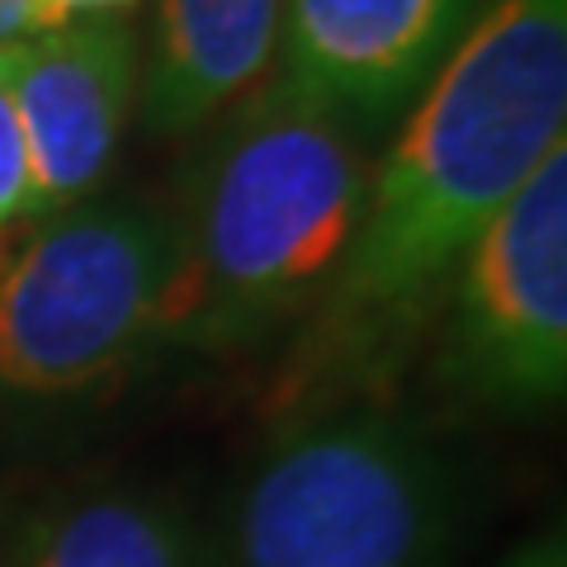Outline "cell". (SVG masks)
<instances>
[{
  "instance_id": "1",
  "label": "cell",
  "mask_w": 567,
  "mask_h": 567,
  "mask_svg": "<svg viewBox=\"0 0 567 567\" xmlns=\"http://www.w3.org/2000/svg\"><path fill=\"white\" fill-rule=\"evenodd\" d=\"M567 142V0H492L369 171L322 298V350L364 364L431 317L468 246Z\"/></svg>"
},
{
  "instance_id": "2",
  "label": "cell",
  "mask_w": 567,
  "mask_h": 567,
  "mask_svg": "<svg viewBox=\"0 0 567 567\" xmlns=\"http://www.w3.org/2000/svg\"><path fill=\"white\" fill-rule=\"evenodd\" d=\"M354 133L284 81L233 110L189 175L175 346L233 350L327 298L369 189Z\"/></svg>"
},
{
  "instance_id": "3",
  "label": "cell",
  "mask_w": 567,
  "mask_h": 567,
  "mask_svg": "<svg viewBox=\"0 0 567 567\" xmlns=\"http://www.w3.org/2000/svg\"><path fill=\"white\" fill-rule=\"evenodd\" d=\"M185 293L181 213L81 199L0 265V398H76L175 346Z\"/></svg>"
},
{
  "instance_id": "4",
  "label": "cell",
  "mask_w": 567,
  "mask_h": 567,
  "mask_svg": "<svg viewBox=\"0 0 567 567\" xmlns=\"http://www.w3.org/2000/svg\"><path fill=\"white\" fill-rule=\"evenodd\" d=\"M450 483L398 416L331 412L256 458L208 567H435Z\"/></svg>"
},
{
  "instance_id": "5",
  "label": "cell",
  "mask_w": 567,
  "mask_h": 567,
  "mask_svg": "<svg viewBox=\"0 0 567 567\" xmlns=\"http://www.w3.org/2000/svg\"><path fill=\"white\" fill-rule=\"evenodd\" d=\"M445 374L473 398L554 402L567 383V142L511 194L450 279Z\"/></svg>"
},
{
  "instance_id": "6",
  "label": "cell",
  "mask_w": 567,
  "mask_h": 567,
  "mask_svg": "<svg viewBox=\"0 0 567 567\" xmlns=\"http://www.w3.org/2000/svg\"><path fill=\"white\" fill-rule=\"evenodd\" d=\"M137 81V33L118 14L39 29L0 48V85L29 156L33 218L91 199L110 181Z\"/></svg>"
},
{
  "instance_id": "7",
  "label": "cell",
  "mask_w": 567,
  "mask_h": 567,
  "mask_svg": "<svg viewBox=\"0 0 567 567\" xmlns=\"http://www.w3.org/2000/svg\"><path fill=\"white\" fill-rule=\"evenodd\" d=\"M477 0H284L279 76L346 123H383L406 110Z\"/></svg>"
},
{
  "instance_id": "8",
  "label": "cell",
  "mask_w": 567,
  "mask_h": 567,
  "mask_svg": "<svg viewBox=\"0 0 567 567\" xmlns=\"http://www.w3.org/2000/svg\"><path fill=\"white\" fill-rule=\"evenodd\" d=\"M284 0H156L142 66L152 133H194L275 71Z\"/></svg>"
},
{
  "instance_id": "9",
  "label": "cell",
  "mask_w": 567,
  "mask_h": 567,
  "mask_svg": "<svg viewBox=\"0 0 567 567\" xmlns=\"http://www.w3.org/2000/svg\"><path fill=\"white\" fill-rule=\"evenodd\" d=\"M0 567H208L181 511L142 492H85L33 516Z\"/></svg>"
},
{
  "instance_id": "10",
  "label": "cell",
  "mask_w": 567,
  "mask_h": 567,
  "mask_svg": "<svg viewBox=\"0 0 567 567\" xmlns=\"http://www.w3.org/2000/svg\"><path fill=\"white\" fill-rule=\"evenodd\" d=\"M14 218H33V185H29L20 118H14L10 95L0 85V227H10Z\"/></svg>"
},
{
  "instance_id": "11",
  "label": "cell",
  "mask_w": 567,
  "mask_h": 567,
  "mask_svg": "<svg viewBox=\"0 0 567 567\" xmlns=\"http://www.w3.org/2000/svg\"><path fill=\"white\" fill-rule=\"evenodd\" d=\"M128 6H137V0H33L39 29H58L71 20H100V14H118Z\"/></svg>"
},
{
  "instance_id": "12",
  "label": "cell",
  "mask_w": 567,
  "mask_h": 567,
  "mask_svg": "<svg viewBox=\"0 0 567 567\" xmlns=\"http://www.w3.org/2000/svg\"><path fill=\"white\" fill-rule=\"evenodd\" d=\"M39 33V10L33 0H0V48L14 43V39H29Z\"/></svg>"
},
{
  "instance_id": "13",
  "label": "cell",
  "mask_w": 567,
  "mask_h": 567,
  "mask_svg": "<svg viewBox=\"0 0 567 567\" xmlns=\"http://www.w3.org/2000/svg\"><path fill=\"white\" fill-rule=\"evenodd\" d=\"M511 567H563V539L554 535V539H539L529 554H520Z\"/></svg>"
}]
</instances>
